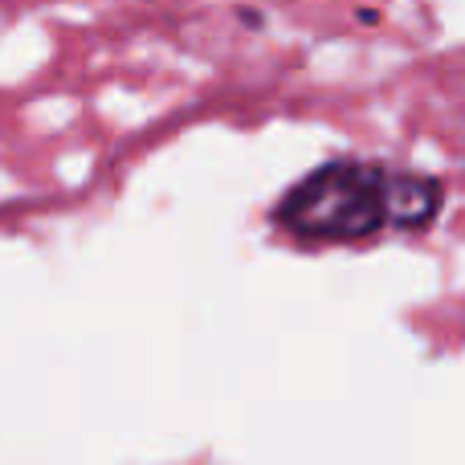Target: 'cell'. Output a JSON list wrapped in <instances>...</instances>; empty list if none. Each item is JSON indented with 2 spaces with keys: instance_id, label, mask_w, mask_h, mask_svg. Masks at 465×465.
Masks as SVG:
<instances>
[{
  "instance_id": "1",
  "label": "cell",
  "mask_w": 465,
  "mask_h": 465,
  "mask_svg": "<svg viewBox=\"0 0 465 465\" xmlns=\"http://www.w3.org/2000/svg\"><path fill=\"white\" fill-rule=\"evenodd\" d=\"M388 176L380 160H327L270 204V225L294 245H368L388 225Z\"/></svg>"
},
{
  "instance_id": "2",
  "label": "cell",
  "mask_w": 465,
  "mask_h": 465,
  "mask_svg": "<svg viewBox=\"0 0 465 465\" xmlns=\"http://www.w3.org/2000/svg\"><path fill=\"white\" fill-rule=\"evenodd\" d=\"M445 209V184L412 168H392L388 176V225L396 232H425Z\"/></svg>"
}]
</instances>
